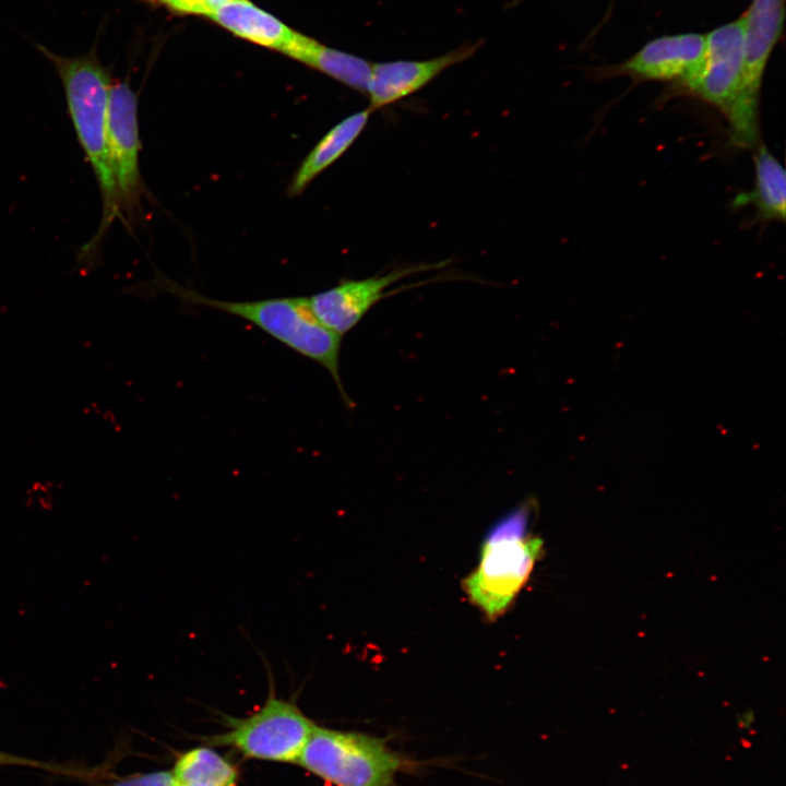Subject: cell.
Returning a JSON list of instances; mask_svg holds the SVG:
<instances>
[{"instance_id":"1","label":"cell","mask_w":786,"mask_h":786,"mask_svg":"<svg viewBox=\"0 0 786 786\" xmlns=\"http://www.w3.org/2000/svg\"><path fill=\"white\" fill-rule=\"evenodd\" d=\"M36 47L51 62L62 83L69 116L102 196L99 227L78 254L80 272L88 273L96 267L105 234L119 216L107 146L110 72L100 63L95 46L87 53L74 57L59 56L41 45Z\"/></svg>"},{"instance_id":"2","label":"cell","mask_w":786,"mask_h":786,"mask_svg":"<svg viewBox=\"0 0 786 786\" xmlns=\"http://www.w3.org/2000/svg\"><path fill=\"white\" fill-rule=\"evenodd\" d=\"M160 288L191 305L226 312L255 325L289 349L323 367L332 377L343 403L354 402L341 377L342 337L324 326L313 314L308 297L267 298L249 301L221 300L174 283Z\"/></svg>"},{"instance_id":"3","label":"cell","mask_w":786,"mask_h":786,"mask_svg":"<svg viewBox=\"0 0 786 786\" xmlns=\"http://www.w3.org/2000/svg\"><path fill=\"white\" fill-rule=\"evenodd\" d=\"M297 764L332 786H397L400 774L420 766L384 738L317 724Z\"/></svg>"},{"instance_id":"4","label":"cell","mask_w":786,"mask_h":786,"mask_svg":"<svg viewBox=\"0 0 786 786\" xmlns=\"http://www.w3.org/2000/svg\"><path fill=\"white\" fill-rule=\"evenodd\" d=\"M532 507L521 504L493 526L477 568L463 582L472 603L489 618L505 611L540 557L541 539L525 534Z\"/></svg>"},{"instance_id":"5","label":"cell","mask_w":786,"mask_h":786,"mask_svg":"<svg viewBox=\"0 0 786 786\" xmlns=\"http://www.w3.org/2000/svg\"><path fill=\"white\" fill-rule=\"evenodd\" d=\"M264 703L251 714L225 717L226 729L204 738L211 747H228L243 758L297 763L314 726L293 700L277 696L271 670Z\"/></svg>"},{"instance_id":"6","label":"cell","mask_w":786,"mask_h":786,"mask_svg":"<svg viewBox=\"0 0 786 786\" xmlns=\"http://www.w3.org/2000/svg\"><path fill=\"white\" fill-rule=\"evenodd\" d=\"M783 0H752L742 15L743 62L741 91L735 121L729 126L730 140L741 148L760 143L759 99L766 64L777 43L784 22Z\"/></svg>"},{"instance_id":"7","label":"cell","mask_w":786,"mask_h":786,"mask_svg":"<svg viewBox=\"0 0 786 786\" xmlns=\"http://www.w3.org/2000/svg\"><path fill=\"white\" fill-rule=\"evenodd\" d=\"M107 146L119 216L132 217L140 205L143 183L139 166L138 97L128 82L116 81L110 86Z\"/></svg>"},{"instance_id":"8","label":"cell","mask_w":786,"mask_h":786,"mask_svg":"<svg viewBox=\"0 0 786 786\" xmlns=\"http://www.w3.org/2000/svg\"><path fill=\"white\" fill-rule=\"evenodd\" d=\"M743 16L722 25L705 36L703 62L695 76L683 85L699 98L735 121L741 91L743 62Z\"/></svg>"},{"instance_id":"9","label":"cell","mask_w":786,"mask_h":786,"mask_svg":"<svg viewBox=\"0 0 786 786\" xmlns=\"http://www.w3.org/2000/svg\"><path fill=\"white\" fill-rule=\"evenodd\" d=\"M438 264L412 265L394 269L362 279H346L326 290L308 297L313 314L329 330L344 336L350 332L398 281Z\"/></svg>"},{"instance_id":"10","label":"cell","mask_w":786,"mask_h":786,"mask_svg":"<svg viewBox=\"0 0 786 786\" xmlns=\"http://www.w3.org/2000/svg\"><path fill=\"white\" fill-rule=\"evenodd\" d=\"M483 44V39L466 43L426 60L372 62L366 93L369 108L373 111L420 91L446 69L474 56Z\"/></svg>"},{"instance_id":"11","label":"cell","mask_w":786,"mask_h":786,"mask_svg":"<svg viewBox=\"0 0 786 786\" xmlns=\"http://www.w3.org/2000/svg\"><path fill=\"white\" fill-rule=\"evenodd\" d=\"M705 36L696 33L662 36L645 44L610 73L636 79L687 84L698 73L705 53Z\"/></svg>"},{"instance_id":"12","label":"cell","mask_w":786,"mask_h":786,"mask_svg":"<svg viewBox=\"0 0 786 786\" xmlns=\"http://www.w3.org/2000/svg\"><path fill=\"white\" fill-rule=\"evenodd\" d=\"M209 19L242 39L282 53L297 33L249 0H230Z\"/></svg>"},{"instance_id":"13","label":"cell","mask_w":786,"mask_h":786,"mask_svg":"<svg viewBox=\"0 0 786 786\" xmlns=\"http://www.w3.org/2000/svg\"><path fill=\"white\" fill-rule=\"evenodd\" d=\"M283 53L357 92L367 93L372 62L366 59L327 47L298 32Z\"/></svg>"},{"instance_id":"14","label":"cell","mask_w":786,"mask_h":786,"mask_svg":"<svg viewBox=\"0 0 786 786\" xmlns=\"http://www.w3.org/2000/svg\"><path fill=\"white\" fill-rule=\"evenodd\" d=\"M754 187L734 199L736 207L751 205L761 222H784L786 217V174L764 144L755 147Z\"/></svg>"},{"instance_id":"15","label":"cell","mask_w":786,"mask_h":786,"mask_svg":"<svg viewBox=\"0 0 786 786\" xmlns=\"http://www.w3.org/2000/svg\"><path fill=\"white\" fill-rule=\"evenodd\" d=\"M371 112L369 107L357 111L327 131L299 166L290 182L288 193L290 195L300 194L318 175L334 164L360 135Z\"/></svg>"},{"instance_id":"16","label":"cell","mask_w":786,"mask_h":786,"mask_svg":"<svg viewBox=\"0 0 786 786\" xmlns=\"http://www.w3.org/2000/svg\"><path fill=\"white\" fill-rule=\"evenodd\" d=\"M171 771L180 786H237L239 781L237 766L209 745L181 752Z\"/></svg>"},{"instance_id":"17","label":"cell","mask_w":786,"mask_h":786,"mask_svg":"<svg viewBox=\"0 0 786 786\" xmlns=\"http://www.w3.org/2000/svg\"><path fill=\"white\" fill-rule=\"evenodd\" d=\"M0 766H23L45 771L51 774L64 775L81 779H95L102 776L99 769H84L67 763H57L26 758L0 750Z\"/></svg>"},{"instance_id":"18","label":"cell","mask_w":786,"mask_h":786,"mask_svg":"<svg viewBox=\"0 0 786 786\" xmlns=\"http://www.w3.org/2000/svg\"><path fill=\"white\" fill-rule=\"evenodd\" d=\"M96 786H178L172 771L159 770L128 776L98 778Z\"/></svg>"},{"instance_id":"19","label":"cell","mask_w":786,"mask_h":786,"mask_svg":"<svg viewBox=\"0 0 786 786\" xmlns=\"http://www.w3.org/2000/svg\"><path fill=\"white\" fill-rule=\"evenodd\" d=\"M160 5L177 14H192L209 17L214 11L230 0H141Z\"/></svg>"},{"instance_id":"20","label":"cell","mask_w":786,"mask_h":786,"mask_svg":"<svg viewBox=\"0 0 786 786\" xmlns=\"http://www.w3.org/2000/svg\"><path fill=\"white\" fill-rule=\"evenodd\" d=\"M178 786H180V785H178Z\"/></svg>"}]
</instances>
